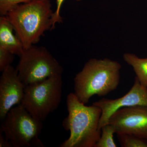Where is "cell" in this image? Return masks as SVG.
Masks as SVG:
<instances>
[{
    "mask_svg": "<svg viewBox=\"0 0 147 147\" xmlns=\"http://www.w3.org/2000/svg\"><path fill=\"white\" fill-rule=\"evenodd\" d=\"M123 58L127 63L133 67L141 85L147 88V58L141 59L131 53L124 54Z\"/></svg>",
    "mask_w": 147,
    "mask_h": 147,
    "instance_id": "cell-11",
    "label": "cell"
},
{
    "mask_svg": "<svg viewBox=\"0 0 147 147\" xmlns=\"http://www.w3.org/2000/svg\"><path fill=\"white\" fill-rule=\"evenodd\" d=\"M68 116L63 126L70 132L61 147H94L101 134L99 123L102 111L94 105L87 106L80 102L73 93L66 99Z\"/></svg>",
    "mask_w": 147,
    "mask_h": 147,
    "instance_id": "cell-1",
    "label": "cell"
},
{
    "mask_svg": "<svg viewBox=\"0 0 147 147\" xmlns=\"http://www.w3.org/2000/svg\"><path fill=\"white\" fill-rule=\"evenodd\" d=\"M117 134L121 147H147V139L128 133H118Z\"/></svg>",
    "mask_w": 147,
    "mask_h": 147,
    "instance_id": "cell-12",
    "label": "cell"
},
{
    "mask_svg": "<svg viewBox=\"0 0 147 147\" xmlns=\"http://www.w3.org/2000/svg\"><path fill=\"white\" fill-rule=\"evenodd\" d=\"M101 134L94 147H117L113 139V134L115 133V129L112 125L108 123L101 128Z\"/></svg>",
    "mask_w": 147,
    "mask_h": 147,
    "instance_id": "cell-13",
    "label": "cell"
},
{
    "mask_svg": "<svg viewBox=\"0 0 147 147\" xmlns=\"http://www.w3.org/2000/svg\"><path fill=\"white\" fill-rule=\"evenodd\" d=\"M65 0H56L57 3V9L55 12L53 13L52 16V21L53 23L52 28L51 30H54L55 28V24L58 23L59 24L63 23V18L60 16V10L63 3L64 1ZM74 1H79L81 0H74Z\"/></svg>",
    "mask_w": 147,
    "mask_h": 147,
    "instance_id": "cell-16",
    "label": "cell"
},
{
    "mask_svg": "<svg viewBox=\"0 0 147 147\" xmlns=\"http://www.w3.org/2000/svg\"><path fill=\"white\" fill-rule=\"evenodd\" d=\"M30 1L31 0H0V15L5 16L19 5Z\"/></svg>",
    "mask_w": 147,
    "mask_h": 147,
    "instance_id": "cell-14",
    "label": "cell"
},
{
    "mask_svg": "<svg viewBox=\"0 0 147 147\" xmlns=\"http://www.w3.org/2000/svg\"><path fill=\"white\" fill-rule=\"evenodd\" d=\"M12 25L5 16L0 17V47L20 56L24 50L23 44L16 34L13 33Z\"/></svg>",
    "mask_w": 147,
    "mask_h": 147,
    "instance_id": "cell-10",
    "label": "cell"
},
{
    "mask_svg": "<svg viewBox=\"0 0 147 147\" xmlns=\"http://www.w3.org/2000/svg\"><path fill=\"white\" fill-rule=\"evenodd\" d=\"M62 85L61 74L26 85L21 104L34 117L43 121L60 104Z\"/></svg>",
    "mask_w": 147,
    "mask_h": 147,
    "instance_id": "cell-4",
    "label": "cell"
},
{
    "mask_svg": "<svg viewBox=\"0 0 147 147\" xmlns=\"http://www.w3.org/2000/svg\"><path fill=\"white\" fill-rule=\"evenodd\" d=\"M108 123L113 127L116 134L128 133L147 139V107L136 105L121 108L111 116Z\"/></svg>",
    "mask_w": 147,
    "mask_h": 147,
    "instance_id": "cell-7",
    "label": "cell"
},
{
    "mask_svg": "<svg viewBox=\"0 0 147 147\" xmlns=\"http://www.w3.org/2000/svg\"><path fill=\"white\" fill-rule=\"evenodd\" d=\"M0 147H13L10 142L6 138H4L0 133Z\"/></svg>",
    "mask_w": 147,
    "mask_h": 147,
    "instance_id": "cell-17",
    "label": "cell"
},
{
    "mask_svg": "<svg viewBox=\"0 0 147 147\" xmlns=\"http://www.w3.org/2000/svg\"><path fill=\"white\" fill-rule=\"evenodd\" d=\"M19 57L16 69L25 86L62 74L63 71L62 66L43 46L32 45L24 49Z\"/></svg>",
    "mask_w": 147,
    "mask_h": 147,
    "instance_id": "cell-6",
    "label": "cell"
},
{
    "mask_svg": "<svg viewBox=\"0 0 147 147\" xmlns=\"http://www.w3.org/2000/svg\"><path fill=\"white\" fill-rule=\"evenodd\" d=\"M25 85L16 68L10 65L2 72L0 78V119L2 121L9 110L21 104L24 95Z\"/></svg>",
    "mask_w": 147,
    "mask_h": 147,
    "instance_id": "cell-9",
    "label": "cell"
},
{
    "mask_svg": "<svg viewBox=\"0 0 147 147\" xmlns=\"http://www.w3.org/2000/svg\"><path fill=\"white\" fill-rule=\"evenodd\" d=\"M92 105L99 107L102 111L99 123L101 129L108 123L111 116L121 108L136 105L147 107V88L142 86L136 77L131 89L122 97L116 99L102 98Z\"/></svg>",
    "mask_w": 147,
    "mask_h": 147,
    "instance_id": "cell-8",
    "label": "cell"
},
{
    "mask_svg": "<svg viewBox=\"0 0 147 147\" xmlns=\"http://www.w3.org/2000/svg\"><path fill=\"white\" fill-rule=\"evenodd\" d=\"M121 68L119 63L109 59L89 60L74 78V93L84 104L94 95H107L118 86Z\"/></svg>",
    "mask_w": 147,
    "mask_h": 147,
    "instance_id": "cell-3",
    "label": "cell"
},
{
    "mask_svg": "<svg viewBox=\"0 0 147 147\" xmlns=\"http://www.w3.org/2000/svg\"><path fill=\"white\" fill-rule=\"evenodd\" d=\"M52 8L50 0H31L19 5L5 16L24 49L36 44L45 32L51 30Z\"/></svg>",
    "mask_w": 147,
    "mask_h": 147,
    "instance_id": "cell-2",
    "label": "cell"
},
{
    "mask_svg": "<svg viewBox=\"0 0 147 147\" xmlns=\"http://www.w3.org/2000/svg\"><path fill=\"white\" fill-rule=\"evenodd\" d=\"M14 55L8 50L0 47V71L4 69L13 63Z\"/></svg>",
    "mask_w": 147,
    "mask_h": 147,
    "instance_id": "cell-15",
    "label": "cell"
},
{
    "mask_svg": "<svg viewBox=\"0 0 147 147\" xmlns=\"http://www.w3.org/2000/svg\"><path fill=\"white\" fill-rule=\"evenodd\" d=\"M42 121L32 115L21 104L12 107L2 121L0 132L13 147L43 146L38 139L43 125Z\"/></svg>",
    "mask_w": 147,
    "mask_h": 147,
    "instance_id": "cell-5",
    "label": "cell"
}]
</instances>
